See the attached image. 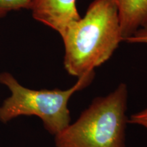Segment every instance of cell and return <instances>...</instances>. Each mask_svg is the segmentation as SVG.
<instances>
[{"label": "cell", "instance_id": "cell-1", "mask_svg": "<svg viewBox=\"0 0 147 147\" xmlns=\"http://www.w3.org/2000/svg\"><path fill=\"white\" fill-rule=\"evenodd\" d=\"M61 37L66 71L79 78L94 71L123 41L117 5L113 0H94L85 15L69 25Z\"/></svg>", "mask_w": 147, "mask_h": 147}, {"label": "cell", "instance_id": "cell-2", "mask_svg": "<svg viewBox=\"0 0 147 147\" xmlns=\"http://www.w3.org/2000/svg\"><path fill=\"white\" fill-rule=\"evenodd\" d=\"M128 91L121 83L93 99L78 119L55 136L56 147H125Z\"/></svg>", "mask_w": 147, "mask_h": 147}, {"label": "cell", "instance_id": "cell-3", "mask_svg": "<svg viewBox=\"0 0 147 147\" xmlns=\"http://www.w3.org/2000/svg\"><path fill=\"white\" fill-rule=\"evenodd\" d=\"M94 76V71L86 74L66 90H34L20 84L12 74L3 71L0 74V83L8 87L10 95L0 106V121L7 123L20 116H36L49 134L57 135L70 124L69 99L89 85Z\"/></svg>", "mask_w": 147, "mask_h": 147}, {"label": "cell", "instance_id": "cell-4", "mask_svg": "<svg viewBox=\"0 0 147 147\" xmlns=\"http://www.w3.org/2000/svg\"><path fill=\"white\" fill-rule=\"evenodd\" d=\"M32 12L35 20L56 31L60 36L81 17L76 0H36Z\"/></svg>", "mask_w": 147, "mask_h": 147}, {"label": "cell", "instance_id": "cell-5", "mask_svg": "<svg viewBox=\"0 0 147 147\" xmlns=\"http://www.w3.org/2000/svg\"><path fill=\"white\" fill-rule=\"evenodd\" d=\"M118 9L123 41L147 27V0H113Z\"/></svg>", "mask_w": 147, "mask_h": 147}, {"label": "cell", "instance_id": "cell-6", "mask_svg": "<svg viewBox=\"0 0 147 147\" xmlns=\"http://www.w3.org/2000/svg\"><path fill=\"white\" fill-rule=\"evenodd\" d=\"M36 0H0V19L12 11L32 10Z\"/></svg>", "mask_w": 147, "mask_h": 147}, {"label": "cell", "instance_id": "cell-7", "mask_svg": "<svg viewBox=\"0 0 147 147\" xmlns=\"http://www.w3.org/2000/svg\"><path fill=\"white\" fill-rule=\"evenodd\" d=\"M128 123L138 125L147 129V108L139 113L131 115L128 119Z\"/></svg>", "mask_w": 147, "mask_h": 147}, {"label": "cell", "instance_id": "cell-8", "mask_svg": "<svg viewBox=\"0 0 147 147\" xmlns=\"http://www.w3.org/2000/svg\"><path fill=\"white\" fill-rule=\"evenodd\" d=\"M129 43L147 44V27L139 29L131 36L124 40Z\"/></svg>", "mask_w": 147, "mask_h": 147}]
</instances>
